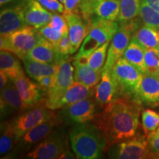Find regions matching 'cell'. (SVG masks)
<instances>
[{
	"label": "cell",
	"mask_w": 159,
	"mask_h": 159,
	"mask_svg": "<svg viewBox=\"0 0 159 159\" xmlns=\"http://www.w3.org/2000/svg\"><path fill=\"white\" fill-rule=\"evenodd\" d=\"M139 104L125 97H117L95 115L93 122L102 132L108 148L136 136L139 127Z\"/></svg>",
	"instance_id": "cell-1"
},
{
	"label": "cell",
	"mask_w": 159,
	"mask_h": 159,
	"mask_svg": "<svg viewBox=\"0 0 159 159\" xmlns=\"http://www.w3.org/2000/svg\"><path fill=\"white\" fill-rule=\"evenodd\" d=\"M69 139L77 158H100L108 149L104 135L95 123L73 125L69 132Z\"/></svg>",
	"instance_id": "cell-2"
},
{
	"label": "cell",
	"mask_w": 159,
	"mask_h": 159,
	"mask_svg": "<svg viewBox=\"0 0 159 159\" xmlns=\"http://www.w3.org/2000/svg\"><path fill=\"white\" fill-rule=\"evenodd\" d=\"M143 75L124 57L119 58L111 72L116 87L117 97H125L141 102L139 99V92Z\"/></svg>",
	"instance_id": "cell-3"
},
{
	"label": "cell",
	"mask_w": 159,
	"mask_h": 159,
	"mask_svg": "<svg viewBox=\"0 0 159 159\" xmlns=\"http://www.w3.org/2000/svg\"><path fill=\"white\" fill-rule=\"evenodd\" d=\"M40 36L39 29L26 25L9 34L1 35L0 49L11 52L23 60L36 45Z\"/></svg>",
	"instance_id": "cell-4"
},
{
	"label": "cell",
	"mask_w": 159,
	"mask_h": 159,
	"mask_svg": "<svg viewBox=\"0 0 159 159\" xmlns=\"http://www.w3.org/2000/svg\"><path fill=\"white\" fill-rule=\"evenodd\" d=\"M139 27V21L135 19L128 22L119 24V30L110 42L103 70L112 71L117 61L123 57L133 35Z\"/></svg>",
	"instance_id": "cell-5"
},
{
	"label": "cell",
	"mask_w": 159,
	"mask_h": 159,
	"mask_svg": "<svg viewBox=\"0 0 159 159\" xmlns=\"http://www.w3.org/2000/svg\"><path fill=\"white\" fill-rule=\"evenodd\" d=\"M154 154L148 145L146 136H136L116 143L108 149V157L115 159H144L153 158Z\"/></svg>",
	"instance_id": "cell-6"
},
{
	"label": "cell",
	"mask_w": 159,
	"mask_h": 159,
	"mask_svg": "<svg viewBox=\"0 0 159 159\" xmlns=\"http://www.w3.org/2000/svg\"><path fill=\"white\" fill-rule=\"evenodd\" d=\"M69 149L68 139L62 130H55L34 148L26 154L32 159H58L64 151Z\"/></svg>",
	"instance_id": "cell-7"
},
{
	"label": "cell",
	"mask_w": 159,
	"mask_h": 159,
	"mask_svg": "<svg viewBox=\"0 0 159 159\" xmlns=\"http://www.w3.org/2000/svg\"><path fill=\"white\" fill-rule=\"evenodd\" d=\"M63 123L62 119L57 114L55 116L31 129L19 139L14 150L9 156H15L17 154L31 150L33 148H34L39 143L47 138Z\"/></svg>",
	"instance_id": "cell-8"
},
{
	"label": "cell",
	"mask_w": 159,
	"mask_h": 159,
	"mask_svg": "<svg viewBox=\"0 0 159 159\" xmlns=\"http://www.w3.org/2000/svg\"><path fill=\"white\" fill-rule=\"evenodd\" d=\"M56 114L41 103L39 105L28 108L23 111L22 114L11 119L16 136L18 140L22 137L29 130L41 124L49 119L55 116Z\"/></svg>",
	"instance_id": "cell-9"
},
{
	"label": "cell",
	"mask_w": 159,
	"mask_h": 159,
	"mask_svg": "<svg viewBox=\"0 0 159 159\" xmlns=\"http://www.w3.org/2000/svg\"><path fill=\"white\" fill-rule=\"evenodd\" d=\"M119 10V0H82L78 13L90 23L95 19L116 21Z\"/></svg>",
	"instance_id": "cell-10"
},
{
	"label": "cell",
	"mask_w": 159,
	"mask_h": 159,
	"mask_svg": "<svg viewBox=\"0 0 159 159\" xmlns=\"http://www.w3.org/2000/svg\"><path fill=\"white\" fill-rule=\"evenodd\" d=\"M92 97L83 99L61 108L58 115L63 122L73 126L94 120L96 115L97 102Z\"/></svg>",
	"instance_id": "cell-11"
},
{
	"label": "cell",
	"mask_w": 159,
	"mask_h": 159,
	"mask_svg": "<svg viewBox=\"0 0 159 159\" xmlns=\"http://www.w3.org/2000/svg\"><path fill=\"white\" fill-rule=\"evenodd\" d=\"M60 69L56 76L54 86L47 91L43 103L47 108L52 109L64 91L75 81L74 66L71 63L69 55H63L59 61Z\"/></svg>",
	"instance_id": "cell-12"
},
{
	"label": "cell",
	"mask_w": 159,
	"mask_h": 159,
	"mask_svg": "<svg viewBox=\"0 0 159 159\" xmlns=\"http://www.w3.org/2000/svg\"><path fill=\"white\" fill-rule=\"evenodd\" d=\"M27 0L2 9L0 13V33L7 35L27 25L25 9Z\"/></svg>",
	"instance_id": "cell-13"
},
{
	"label": "cell",
	"mask_w": 159,
	"mask_h": 159,
	"mask_svg": "<svg viewBox=\"0 0 159 159\" xmlns=\"http://www.w3.org/2000/svg\"><path fill=\"white\" fill-rule=\"evenodd\" d=\"M13 82L19 91L25 111L43 102L46 92L40 88L37 83L26 77L25 73L20 74Z\"/></svg>",
	"instance_id": "cell-14"
},
{
	"label": "cell",
	"mask_w": 159,
	"mask_h": 159,
	"mask_svg": "<svg viewBox=\"0 0 159 159\" xmlns=\"http://www.w3.org/2000/svg\"><path fill=\"white\" fill-rule=\"evenodd\" d=\"M69 26V35L71 43V55L78 50L90 30V23L78 12L63 14Z\"/></svg>",
	"instance_id": "cell-15"
},
{
	"label": "cell",
	"mask_w": 159,
	"mask_h": 159,
	"mask_svg": "<svg viewBox=\"0 0 159 159\" xmlns=\"http://www.w3.org/2000/svg\"><path fill=\"white\" fill-rule=\"evenodd\" d=\"M0 107L2 119V117L5 119L16 112H23L25 111L19 91L14 82L11 80L8 81L5 88L1 90Z\"/></svg>",
	"instance_id": "cell-16"
},
{
	"label": "cell",
	"mask_w": 159,
	"mask_h": 159,
	"mask_svg": "<svg viewBox=\"0 0 159 159\" xmlns=\"http://www.w3.org/2000/svg\"><path fill=\"white\" fill-rule=\"evenodd\" d=\"M119 24L116 21L95 19L90 22V30L86 38L92 40L99 47L107 42H111L119 30Z\"/></svg>",
	"instance_id": "cell-17"
},
{
	"label": "cell",
	"mask_w": 159,
	"mask_h": 159,
	"mask_svg": "<svg viewBox=\"0 0 159 159\" xmlns=\"http://www.w3.org/2000/svg\"><path fill=\"white\" fill-rule=\"evenodd\" d=\"M94 96V88H90L82 83L74 81L53 105L51 110H58L83 99Z\"/></svg>",
	"instance_id": "cell-18"
},
{
	"label": "cell",
	"mask_w": 159,
	"mask_h": 159,
	"mask_svg": "<svg viewBox=\"0 0 159 159\" xmlns=\"http://www.w3.org/2000/svg\"><path fill=\"white\" fill-rule=\"evenodd\" d=\"M62 56L59 54L55 46L41 35L36 45L29 52L25 58L42 63H59Z\"/></svg>",
	"instance_id": "cell-19"
},
{
	"label": "cell",
	"mask_w": 159,
	"mask_h": 159,
	"mask_svg": "<svg viewBox=\"0 0 159 159\" xmlns=\"http://www.w3.org/2000/svg\"><path fill=\"white\" fill-rule=\"evenodd\" d=\"M111 72L112 71L103 70L100 81L94 87V99L97 105L100 108L117 98L116 87Z\"/></svg>",
	"instance_id": "cell-20"
},
{
	"label": "cell",
	"mask_w": 159,
	"mask_h": 159,
	"mask_svg": "<svg viewBox=\"0 0 159 159\" xmlns=\"http://www.w3.org/2000/svg\"><path fill=\"white\" fill-rule=\"evenodd\" d=\"M53 13L43 7L37 0H27L25 9V21L27 25L36 29L47 25Z\"/></svg>",
	"instance_id": "cell-21"
},
{
	"label": "cell",
	"mask_w": 159,
	"mask_h": 159,
	"mask_svg": "<svg viewBox=\"0 0 159 159\" xmlns=\"http://www.w3.org/2000/svg\"><path fill=\"white\" fill-rule=\"evenodd\" d=\"M141 102L147 105L159 104V77L158 75H143L139 92Z\"/></svg>",
	"instance_id": "cell-22"
},
{
	"label": "cell",
	"mask_w": 159,
	"mask_h": 159,
	"mask_svg": "<svg viewBox=\"0 0 159 159\" xmlns=\"http://www.w3.org/2000/svg\"><path fill=\"white\" fill-rule=\"evenodd\" d=\"M74 80L82 83L90 88H94L100 81L102 71H97L80 60L73 59Z\"/></svg>",
	"instance_id": "cell-23"
},
{
	"label": "cell",
	"mask_w": 159,
	"mask_h": 159,
	"mask_svg": "<svg viewBox=\"0 0 159 159\" xmlns=\"http://www.w3.org/2000/svg\"><path fill=\"white\" fill-rule=\"evenodd\" d=\"M22 61L27 74L35 80L47 75H56L60 69L59 63H42L27 58Z\"/></svg>",
	"instance_id": "cell-24"
},
{
	"label": "cell",
	"mask_w": 159,
	"mask_h": 159,
	"mask_svg": "<svg viewBox=\"0 0 159 159\" xmlns=\"http://www.w3.org/2000/svg\"><path fill=\"white\" fill-rule=\"evenodd\" d=\"M19 140L16 136L14 128H13V125L11 121L8 120L2 122L1 137H0V155L2 158L5 155L8 156L10 152L11 153L13 150H14Z\"/></svg>",
	"instance_id": "cell-25"
},
{
	"label": "cell",
	"mask_w": 159,
	"mask_h": 159,
	"mask_svg": "<svg viewBox=\"0 0 159 159\" xmlns=\"http://www.w3.org/2000/svg\"><path fill=\"white\" fill-rule=\"evenodd\" d=\"M123 57L143 74L148 73L144 61V49L134 38L131 39L126 50L125 51Z\"/></svg>",
	"instance_id": "cell-26"
},
{
	"label": "cell",
	"mask_w": 159,
	"mask_h": 159,
	"mask_svg": "<svg viewBox=\"0 0 159 159\" xmlns=\"http://www.w3.org/2000/svg\"><path fill=\"white\" fill-rule=\"evenodd\" d=\"M144 49L159 47V29L144 25L135 32L133 37Z\"/></svg>",
	"instance_id": "cell-27"
},
{
	"label": "cell",
	"mask_w": 159,
	"mask_h": 159,
	"mask_svg": "<svg viewBox=\"0 0 159 159\" xmlns=\"http://www.w3.org/2000/svg\"><path fill=\"white\" fill-rule=\"evenodd\" d=\"M16 55L6 50L0 52V71L7 75L9 79L14 80L20 74L24 72Z\"/></svg>",
	"instance_id": "cell-28"
},
{
	"label": "cell",
	"mask_w": 159,
	"mask_h": 159,
	"mask_svg": "<svg viewBox=\"0 0 159 159\" xmlns=\"http://www.w3.org/2000/svg\"><path fill=\"white\" fill-rule=\"evenodd\" d=\"M119 3L120 10L116 20L119 24L128 22L139 14L142 0H119Z\"/></svg>",
	"instance_id": "cell-29"
},
{
	"label": "cell",
	"mask_w": 159,
	"mask_h": 159,
	"mask_svg": "<svg viewBox=\"0 0 159 159\" xmlns=\"http://www.w3.org/2000/svg\"><path fill=\"white\" fill-rule=\"evenodd\" d=\"M110 42H107L99 47L89 57L79 58L81 61L87 63L91 68L97 71H102L107 59V52L108 50Z\"/></svg>",
	"instance_id": "cell-30"
},
{
	"label": "cell",
	"mask_w": 159,
	"mask_h": 159,
	"mask_svg": "<svg viewBox=\"0 0 159 159\" xmlns=\"http://www.w3.org/2000/svg\"><path fill=\"white\" fill-rule=\"evenodd\" d=\"M142 125L145 136L148 138L158 128L159 114L151 109L144 110L142 114Z\"/></svg>",
	"instance_id": "cell-31"
},
{
	"label": "cell",
	"mask_w": 159,
	"mask_h": 159,
	"mask_svg": "<svg viewBox=\"0 0 159 159\" xmlns=\"http://www.w3.org/2000/svg\"><path fill=\"white\" fill-rule=\"evenodd\" d=\"M139 15L145 25L159 29V12L148 4L142 1Z\"/></svg>",
	"instance_id": "cell-32"
},
{
	"label": "cell",
	"mask_w": 159,
	"mask_h": 159,
	"mask_svg": "<svg viewBox=\"0 0 159 159\" xmlns=\"http://www.w3.org/2000/svg\"><path fill=\"white\" fill-rule=\"evenodd\" d=\"M144 61L148 74L159 75V57L157 48L144 49Z\"/></svg>",
	"instance_id": "cell-33"
},
{
	"label": "cell",
	"mask_w": 159,
	"mask_h": 159,
	"mask_svg": "<svg viewBox=\"0 0 159 159\" xmlns=\"http://www.w3.org/2000/svg\"><path fill=\"white\" fill-rule=\"evenodd\" d=\"M48 25L52 28L57 30V31H59L63 35L69 33L68 23H67L66 19L63 14L61 15L57 13H53Z\"/></svg>",
	"instance_id": "cell-34"
},
{
	"label": "cell",
	"mask_w": 159,
	"mask_h": 159,
	"mask_svg": "<svg viewBox=\"0 0 159 159\" xmlns=\"http://www.w3.org/2000/svg\"><path fill=\"white\" fill-rule=\"evenodd\" d=\"M39 33H41V35H42L43 37H44L47 41H49V42L52 43L55 46H56L57 44V43L59 42V41L61 39V38H62L63 35L62 33H60V32L57 31V30L51 27L50 26H49L48 25L41 27V28H40Z\"/></svg>",
	"instance_id": "cell-35"
},
{
	"label": "cell",
	"mask_w": 159,
	"mask_h": 159,
	"mask_svg": "<svg viewBox=\"0 0 159 159\" xmlns=\"http://www.w3.org/2000/svg\"><path fill=\"white\" fill-rule=\"evenodd\" d=\"M41 5L52 13H63L65 11L64 5L59 0H37Z\"/></svg>",
	"instance_id": "cell-36"
},
{
	"label": "cell",
	"mask_w": 159,
	"mask_h": 159,
	"mask_svg": "<svg viewBox=\"0 0 159 159\" xmlns=\"http://www.w3.org/2000/svg\"><path fill=\"white\" fill-rule=\"evenodd\" d=\"M56 49L61 55H69L71 52V43L69 33H66L61 38L57 44L55 46Z\"/></svg>",
	"instance_id": "cell-37"
},
{
	"label": "cell",
	"mask_w": 159,
	"mask_h": 159,
	"mask_svg": "<svg viewBox=\"0 0 159 159\" xmlns=\"http://www.w3.org/2000/svg\"><path fill=\"white\" fill-rule=\"evenodd\" d=\"M56 75H47L39 77L35 80L36 83L39 84L40 88L43 91H45L46 94L49 89H51L54 86L55 82H56Z\"/></svg>",
	"instance_id": "cell-38"
},
{
	"label": "cell",
	"mask_w": 159,
	"mask_h": 159,
	"mask_svg": "<svg viewBox=\"0 0 159 159\" xmlns=\"http://www.w3.org/2000/svg\"><path fill=\"white\" fill-rule=\"evenodd\" d=\"M82 0H65L64 7L65 11L63 14H68L71 13H76L78 12L79 6Z\"/></svg>",
	"instance_id": "cell-39"
},
{
	"label": "cell",
	"mask_w": 159,
	"mask_h": 159,
	"mask_svg": "<svg viewBox=\"0 0 159 159\" xmlns=\"http://www.w3.org/2000/svg\"><path fill=\"white\" fill-rule=\"evenodd\" d=\"M148 145L153 154H159V133H153L148 137Z\"/></svg>",
	"instance_id": "cell-40"
},
{
	"label": "cell",
	"mask_w": 159,
	"mask_h": 159,
	"mask_svg": "<svg viewBox=\"0 0 159 159\" xmlns=\"http://www.w3.org/2000/svg\"><path fill=\"white\" fill-rule=\"evenodd\" d=\"M8 79L9 77L5 72L0 71V89H1V90H2L5 87V85L7 84Z\"/></svg>",
	"instance_id": "cell-41"
},
{
	"label": "cell",
	"mask_w": 159,
	"mask_h": 159,
	"mask_svg": "<svg viewBox=\"0 0 159 159\" xmlns=\"http://www.w3.org/2000/svg\"><path fill=\"white\" fill-rule=\"evenodd\" d=\"M65 159V158H68V159H71V158H77V156L75 153L74 152V151L72 150H70L69 149L66 150L64 152H63L62 154L61 155V156L59 157L58 159Z\"/></svg>",
	"instance_id": "cell-42"
},
{
	"label": "cell",
	"mask_w": 159,
	"mask_h": 159,
	"mask_svg": "<svg viewBox=\"0 0 159 159\" xmlns=\"http://www.w3.org/2000/svg\"><path fill=\"white\" fill-rule=\"evenodd\" d=\"M142 1L148 4L149 5L159 12V0H142Z\"/></svg>",
	"instance_id": "cell-43"
},
{
	"label": "cell",
	"mask_w": 159,
	"mask_h": 159,
	"mask_svg": "<svg viewBox=\"0 0 159 159\" xmlns=\"http://www.w3.org/2000/svg\"><path fill=\"white\" fill-rule=\"evenodd\" d=\"M13 1H16V0H0V4H1V6H2L7 3L11 2Z\"/></svg>",
	"instance_id": "cell-44"
},
{
	"label": "cell",
	"mask_w": 159,
	"mask_h": 159,
	"mask_svg": "<svg viewBox=\"0 0 159 159\" xmlns=\"http://www.w3.org/2000/svg\"><path fill=\"white\" fill-rule=\"evenodd\" d=\"M153 158H159V154H154V156Z\"/></svg>",
	"instance_id": "cell-45"
},
{
	"label": "cell",
	"mask_w": 159,
	"mask_h": 159,
	"mask_svg": "<svg viewBox=\"0 0 159 159\" xmlns=\"http://www.w3.org/2000/svg\"><path fill=\"white\" fill-rule=\"evenodd\" d=\"M157 51H158V57H159V47H157Z\"/></svg>",
	"instance_id": "cell-46"
},
{
	"label": "cell",
	"mask_w": 159,
	"mask_h": 159,
	"mask_svg": "<svg viewBox=\"0 0 159 159\" xmlns=\"http://www.w3.org/2000/svg\"><path fill=\"white\" fill-rule=\"evenodd\" d=\"M59 1L61 2H62V3L63 4V3H64V1H65V0H59Z\"/></svg>",
	"instance_id": "cell-47"
},
{
	"label": "cell",
	"mask_w": 159,
	"mask_h": 159,
	"mask_svg": "<svg viewBox=\"0 0 159 159\" xmlns=\"http://www.w3.org/2000/svg\"><path fill=\"white\" fill-rule=\"evenodd\" d=\"M155 133H159V127H158V128L157 129V130H156V132H155Z\"/></svg>",
	"instance_id": "cell-48"
},
{
	"label": "cell",
	"mask_w": 159,
	"mask_h": 159,
	"mask_svg": "<svg viewBox=\"0 0 159 159\" xmlns=\"http://www.w3.org/2000/svg\"><path fill=\"white\" fill-rule=\"evenodd\" d=\"M158 77H159V75H158Z\"/></svg>",
	"instance_id": "cell-49"
}]
</instances>
